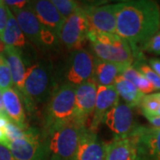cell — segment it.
Wrapping results in <instances>:
<instances>
[{
  "label": "cell",
  "instance_id": "6da1fadb",
  "mask_svg": "<svg viewBox=\"0 0 160 160\" xmlns=\"http://www.w3.org/2000/svg\"><path fill=\"white\" fill-rule=\"evenodd\" d=\"M160 29L159 6L150 0H128L118 3L116 34L128 42L134 59Z\"/></svg>",
  "mask_w": 160,
  "mask_h": 160
},
{
  "label": "cell",
  "instance_id": "7a4b0ae2",
  "mask_svg": "<svg viewBox=\"0 0 160 160\" xmlns=\"http://www.w3.org/2000/svg\"><path fill=\"white\" fill-rule=\"evenodd\" d=\"M53 67L48 61H40L27 68L22 97L24 106L33 111L35 102H48L56 90Z\"/></svg>",
  "mask_w": 160,
  "mask_h": 160
},
{
  "label": "cell",
  "instance_id": "3957f363",
  "mask_svg": "<svg viewBox=\"0 0 160 160\" xmlns=\"http://www.w3.org/2000/svg\"><path fill=\"white\" fill-rule=\"evenodd\" d=\"M86 126L77 123L57 126L44 132L49 160H73Z\"/></svg>",
  "mask_w": 160,
  "mask_h": 160
},
{
  "label": "cell",
  "instance_id": "277c9868",
  "mask_svg": "<svg viewBox=\"0 0 160 160\" xmlns=\"http://www.w3.org/2000/svg\"><path fill=\"white\" fill-rule=\"evenodd\" d=\"M87 39L95 57L125 67L132 65L134 56L128 42L118 35L98 33L89 29Z\"/></svg>",
  "mask_w": 160,
  "mask_h": 160
},
{
  "label": "cell",
  "instance_id": "5b68a950",
  "mask_svg": "<svg viewBox=\"0 0 160 160\" xmlns=\"http://www.w3.org/2000/svg\"><path fill=\"white\" fill-rule=\"evenodd\" d=\"M44 119L45 131L70 123H77L75 86L64 83L56 88L48 101Z\"/></svg>",
  "mask_w": 160,
  "mask_h": 160
},
{
  "label": "cell",
  "instance_id": "8992f818",
  "mask_svg": "<svg viewBox=\"0 0 160 160\" xmlns=\"http://www.w3.org/2000/svg\"><path fill=\"white\" fill-rule=\"evenodd\" d=\"M6 148L14 160H49L44 135L35 127H29L25 137L9 142Z\"/></svg>",
  "mask_w": 160,
  "mask_h": 160
},
{
  "label": "cell",
  "instance_id": "52a82bcc",
  "mask_svg": "<svg viewBox=\"0 0 160 160\" xmlns=\"http://www.w3.org/2000/svg\"><path fill=\"white\" fill-rule=\"evenodd\" d=\"M89 29L86 12L82 6H79L70 17L65 20L59 39L69 50L74 51L80 49L81 46L87 39Z\"/></svg>",
  "mask_w": 160,
  "mask_h": 160
},
{
  "label": "cell",
  "instance_id": "ba28073f",
  "mask_svg": "<svg viewBox=\"0 0 160 160\" xmlns=\"http://www.w3.org/2000/svg\"><path fill=\"white\" fill-rule=\"evenodd\" d=\"M67 68V83L77 87L92 79L94 57L86 49L80 48L74 50L70 54Z\"/></svg>",
  "mask_w": 160,
  "mask_h": 160
},
{
  "label": "cell",
  "instance_id": "9c48e42d",
  "mask_svg": "<svg viewBox=\"0 0 160 160\" xmlns=\"http://www.w3.org/2000/svg\"><path fill=\"white\" fill-rule=\"evenodd\" d=\"M102 123L116 134V138L130 137L140 125L135 122L132 108L118 102L104 117Z\"/></svg>",
  "mask_w": 160,
  "mask_h": 160
},
{
  "label": "cell",
  "instance_id": "30bf717a",
  "mask_svg": "<svg viewBox=\"0 0 160 160\" xmlns=\"http://www.w3.org/2000/svg\"><path fill=\"white\" fill-rule=\"evenodd\" d=\"M131 137L136 143V160H160V128L139 126Z\"/></svg>",
  "mask_w": 160,
  "mask_h": 160
},
{
  "label": "cell",
  "instance_id": "8fae6325",
  "mask_svg": "<svg viewBox=\"0 0 160 160\" xmlns=\"http://www.w3.org/2000/svg\"><path fill=\"white\" fill-rule=\"evenodd\" d=\"M83 8L86 12L90 30L98 33L116 34L118 4L84 6Z\"/></svg>",
  "mask_w": 160,
  "mask_h": 160
},
{
  "label": "cell",
  "instance_id": "7c38bea8",
  "mask_svg": "<svg viewBox=\"0 0 160 160\" xmlns=\"http://www.w3.org/2000/svg\"><path fill=\"white\" fill-rule=\"evenodd\" d=\"M97 89L93 79L76 87V122L80 126H86V121L93 113Z\"/></svg>",
  "mask_w": 160,
  "mask_h": 160
},
{
  "label": "cell",
  "instance_id": "4fadbf2b",
  "mask_svg": "<svg viewBox=\"0 0 160 160\" xmlns=\"http://www.w3.org/2000/svg\"><path fill=\"white\" fill-rule=\"evenodd\" d=\"M11 12L16 18L18 24L26 38L35 46L43 49L42 33L44 26L40 23L39 20L32 10L30 2L22 9Z\"/></svg>",
  "mask_w": 160,
  "mask_h": 160
},
{
  "label": "cell",
  "instance_id": "5bb4252c",
  "mask_svg": "<svg viewBox=\"0 0 160 160\" xmlns=\"http://www.w3.org/2000/svg\"><path fill=\"white\" fill-rule=\"evenodd\" d=\"M118 102L119 95L114 86H98L96 102L89 129L96 132L99 126L102 123L104 117Z\"/></svg>",
  "mask_w": 160,
  "mask_h": 160
},
{
  "label": "cell",
  "instance_id": "9a60e30c",
  "mask_svg": "<svg viewBox=\"0 0 160 160\" xmlns=\"http://www.w3.org/2000/svg\"><path fill=\"white\" fill-rule=\"evenodd\" d=\"M32 10L40 23L59 38L65 19L61 15L57 8L49 0H38L30 2Z\"/></svg>",
  "mask_w": 160,
  "mask_h": 160
},
{
  "label": "cell",
  "instance_id": "2e32d148",
  "mask_svg": "<svg viewBox=\"0 0 160 160\" xmlns=\"http://www.w3.org/2000/svg\"><path fill=\"white\" fill-rule=\"evenodd\" d=\"M73 160H105L104 143L98 139L96 132L84 130Z\"/></svg>",
  "mask_w": 160,
  "mask_h": 160
},
{
  "label": "cell",
  "instance_id": "e0dca14e",
  "mask_svg": "<svg viewBox=\"0 0 160 160\" xmlns=\"http://www.w3.org/2000/svg\"><path fill=\"white\" fill-rule=\"evenodd\" d=\"M3 102L8 119L23 130L28 129L24 103L20 92L14 87L4 91Z\"/></svg>",
  "mask_w": 160,
  "mask_h": 160
},
{
  "label": "cell",
  "instance_id": "ac0fdd59",
  "mask_svg": "<svg viewBox=\"0 0 160 160\" xmlns=\"http://www.w3.org/2000/svg\"><path fill=\"white\" fill-rule=\"evenodd\" d=\"M105 160H136L137 149L134 140L130 136L116 138L104 144Z\"/></svg>",
  "mask_w": 160,
  "mask_h": 160
},
{
  "label": "cell",
  "instance_id": "d6986e66",
  "mask_svg": "<svg viewBox=\"0 0 160 160\" xmlns=\"http://www.w3.org/2000/svg\"><path fill=\"white\" fill-rule=\"evenodd\" d=\"M3 55L6 58L11 70L14 88H16L20 92V93L22 94L24 80L27 72V68L24 62L22 52L15 47L6 46V51Z\"/></svg>",
  "mask_w": 160,
  "mask_h": 160
},
{
  "label": "cell",
  "instance_id": "ffe728a7",
  "mask_svg": "<svg viewBox=\"0 0 160 160\" xmlns=\"http://www.w3.org/2000/svg\"><path fill=\"white\" fill-rule=\"evenodd\" d=\"M126 68L127 67L95 57L92 79L95 81L98 86H114L116 78L122 74Z\"/></svg>",
  "mask_w": 160,
  "mask_h": 160
},
{
  "label": "cell",
  "instance_id": "44dd1931",
  "mask_svg": "<svg viewBox=\"0 0 160 160\" xmlns=\"http://www.w3.org/2000/svg\"><path fill=\"white\" fill-rule=\"evenodd\" d=\"M9 17L6 29L0 35V38L6 44V46H12L18 48L22 52L28 46V41L24 36L22 29L17 22V20L11 10L9 9Z\"/></svg>",
  "mask_w": 160,
  "mask_h": 160
},
{
  "label": "cell",
  "instance_id": "7402d4cb",
  "mask_svg": "<svg viewBox=\"0 0 160 160\" xmlns=\"http://www.w3.org/2000/svg\"><path fill=\"white\" fill-rule=\"evenodd\" d=\"M114 86L119 97L132 108L139 107L142 99L145 94L138 90V88L129 80L125 78L122 75L118 76L115 80Z\"/></svg>",
  "mask_w": 160,
  "mask_h": 160
},
{
  "label": "cell",
  "instance_id": "603a6c76",
  "mask_svg": "<svg viewBox=\"0 0 160 160\" xmlns=\"http://www.w3.org/2000/svg\"><path fill=\"white\" fill-rule=\"evenodd\" d=\"M122 76L132 82L138 88V90L142 92L143 94H149L152 92L156 91L153 85L143 76L140 71H138L132 65L127 67L122 72Z\"/></svg>",
  "mask_w": 160,
  "mask_h": 160
},
{
  "label": "cell",
  "instance_id": "cb8c5ba5",
  "mask_svg": "<svg viewBox=\"0 0 160 160\" xmlns=\"http://www.w3.org/2000/svg\"><path fill=\"white\" fill-rule=\"evenodd\" d=\"M132 66L149 80V82L153 85L156 90H160L159 76L157 74L154 70L151 69V67L147 63L143 54L136 58V59H134Z\"/></svg>",
  "mask_w": 160,
  "mask_h": 160
},
{
  "label": "cell",
  "instance_id": "d4e9b609",
  "mask_svg": "<svg viewBox=\"0 0 160 160\" xmlns=\"http://www.w3.org/2000/svg\"><path fill=\"white\" fill-rule=\"evenodd\" d=\"M139 107L141 108L143 116L146 118L156 117L159 109L158 93L145 94L142 99V102L140 103Z\"/></svg>",
  "mask_w": 160,
  "mask_h": 160
},
{
  "label": "cell",
  "instance_id": "484cf974",
  "mask_svg": "<svg viewBox=\"0 0 160 160\" xmlns=\"http://www.w3.org/2000/svg\"><path fill=\"white\" fill-rule=\"evenodd\" d=\"M12 87H13V82L11 70L6 58L2 54L0 55V90L4 92Z\"/></svg>",
  "mask_w": 160,
  "mask_h": 160
},
{
  "label": "cell",
  "instance_id": "4316f807",
  "mask_svg": "<svg viewBox=\"0 0 160 160\" xmlns=\"http://www.w3.org/2000/svg\"><path fill=\"white\" fill-rule=\"evenodd\" d=\"M52 3L65 20L70 17L79 7L78 3L73 0H52Z\"/></svg>",
  "mask_w": 160,
  "mask_h": 160
},
{
  "label": "cell",
  "instance_id": "83f0119b",
  "mask_svg": "<svg viewBox=\"0 0 160 160\" xmlns=\"http://www.w3.org/2000/svg\"><path fill=\"white\" fill-rule=\"evenodd\" d=\"M5 132H6V137L8 139V141L11 142V141L19 140V139H22L25 137L27 133V129L23 130L10 121L5 128Z\"/></svg>",
  "mask_w": 160,
  "mask_h": 160
},
{
  "label": "cell",
  "instance_id": "f1b7e54d",
  "mask_svg": "<svg viewBox=\"0 0 160 160\" xmlns=\"http://www.w3.org/2000/svg\"><path fill=\"white\" fill-rule=\"evenodd\" d=\"M142 51L160 55V30L158 31L142 47Z\"/></svg>",
  "mask_w": 160,
  "mask_h": 160
},
{
  "label": "cell",
  "instance_id": "f546056e",
  "mask_svg": "<svg viewBox=\"0 0 160 160\" xmlns=\"http://www.w3.org/2000/svg\"><path fill=\"white\" fill-rule=\"evenodd\" d=\"M9 8L4 4V1L0 4V35L6 29L8 17H9Z\"/></svg>",
  "mask_w": 160,
  "mask_h": 160
},
{
  "label": "cell",
  "instance_id": "4dcf8cb0",
  "mask_svg": "<svg viewBox=\"0 0 160 160\" xmlns=\"http://www.w3.org/2000/svg\"><path fill=\"white\" fill-rule=\"evenodd\" d=\"M29 3V1H25V0H19V1L18 0H6V1H4V4L11 11L21 10L28 6Z\"/></svg>",
  "mask_w": 160,
  "mask_h": 160
},
{
  "label": "cell",
  "instance_id": "1f68e13d",
  "mask_svg": "<svg viewBox=\"0 0 160 160\" xmlns=\"http://www.w3.org/2000/svg\"><path fill=\"white\" fill-rule=\"evenodd\" d=\"M0 160H14L10 149L0 145Z\"/></svg>",
  "mask_w": 160,
  "mask_h": 160
},
{
  "label": "cell",
  "instance_id": "d6a6232c",
  "mask_svg": "<svg viewBox=\"0 0 160 160\" xmlns=\"http://www.w3.org/2000/svg\"><path fill=\"white\" fill-rule=\"evenodd\" d=\"M148 62H149V65L151 67V69H153L160 78V59L150 58Z\"/></svg>",
  "mask_w": 160,
  "mask_h": 160
},
{
  "label": "cell",
  "instance_id": "836d02e7",
  "mask_svg": "<svg viewBox=\"0 0 160 160\" xmlns=\"http://www.w3.org/2000/svg\"><path fill=\"white\" fill-rule=\"evenodd\" d=\"M149 122L152 127L160 128V117H153V118H146Z\"/></svg>",
  "mask_w": 160,
  "mask_h": 160
},
{
  "label": "cell",
  "instance_id": "e575fe53",
  "mask_svg": "<svg viewBox=\"0 0 160 160\" xmlns=\"http://www.w3.org/2000/svg\"><path fill=\"white\" fill-rule=\"evenodd\" d=\"M8 143H9V141H8L7 137H6V132L3 129H0V145H3L5 147H7Z\"/></svg>",
  "mask_w": 160,
  "mask_h": 160
},
{
  "label": "cell",
  "instance_id": "d590c367",
  "mask_svg": "<svg viewBox=\"0 0 160 160\" xmlns=\"http://www.w3.org/2000/svg\"><path fill=\"white\" fill-rule=\"evenodd\" d=\"M0 116L6 117V110H5V106H4V102H3V92L0 90Z\"/></svg>",
  "mask_w": 160,
  "mask_h": 160
},
{
  "label": "cell",
  "instance_id": "8d00e7d4",
  "mask_svg": "<svg viewBox=\"0 0 160 160\" xmlns=\"http://www.w3.org/2000/svg\"><path fill=\"white\" fill-rule=\"evenodd\" d=\"M6 44L2 41V39L0 38V55L4 54V52L6 51Z\"/></svg>",
  "mask_w": 160,
  "mask_h": 160
},
{
  "label": "cell",
  "instance_id": "74e56055",
  "mask_svg": "<svg viewBox=\"0 0 160 160\" xmlns=\"http://www.w3.org/2000/svg\"><path fill=\"white\" fill-rule=\"evenodd\" d=\"M158 98H159V109H158V114L156 117H160V92H158Z\"/></svg>",
  "mask_w": 160,
  "mask_h": 160
},
{
  "label": "cell",
  "instance_id": "f35d334b",
  "mask_svg": "<svg viewBox=\"0 0 160 160\" xmlns=\"http://www.w3.org/2000/svg\"><path fill=\"white\" fill-rule=\"evenodd\" d=\"M2 2H3V1H0V4H1V3H2Z\"/></svg>",
  "mask_w": 160,
  "mask_h": 160
}]
</instances>
